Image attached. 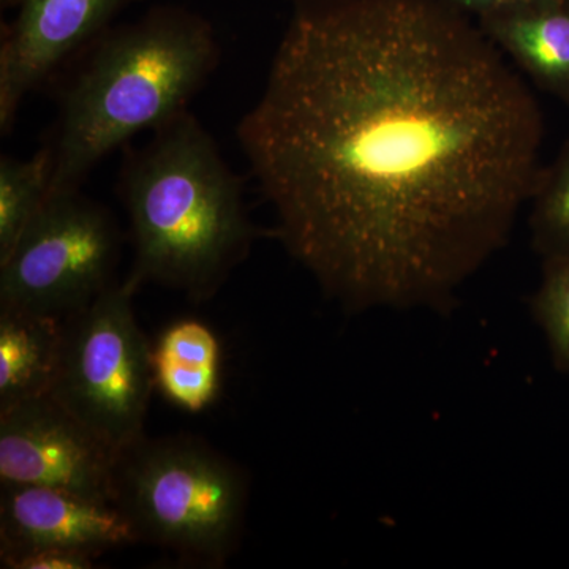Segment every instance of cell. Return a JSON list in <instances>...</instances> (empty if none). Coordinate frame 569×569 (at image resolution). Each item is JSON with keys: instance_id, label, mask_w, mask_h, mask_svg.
<instances>
[{"instance_id": "cell-1", "label": "cell", "mask_w": 569, "mask_h": 569, "mask_svg": "<svg viewBox=\"0 0 569 569\" xmlns=\"http://www.w3.org/2000/svg\"><path fill=\"white\" fill-rule=\"evenodd\" d=\"M236 134L274 234L328 298L440 310L509 241L545 118L443 0H291Z\"/></svg>"}, {"instance_id": "cell-2", "label": "cell", "mask_w": 569, "mask_h": 569, "mask_svg": "<svg viewBox=\"0 0 569 569\" xmlns=\"http://www.w3.org/2000/svg\"><path fill=\"white\" fill-rule=\"evenodd\" d=\"M47 144L50 194L81 190L108 153L189 110L219 67L211 22L181 6H156L111 26L77 58Z\"/></svg>"}, {"instance_id": "cell-3", "label": "cell", "mask_w": 569, "mask_h": 569, "mask_svg": "<svg viewBox=\"0 0 569 569\" xmlns=\"http://www.w3.org/2000/svg\"><path fill=\"white\" fill-rule=\"evenodd\" d=\"M119 197L133 246L129 276L140 287L153 282L208 301L258 238L244 182L190 110L152 130L141 148H127Z\"/></svg>"}, {"instance_id": "cell-4", "label": "cell", "mask_w": 569, "mask_h": 569, "mask_svg": "<svg viewBox=\"0 0 569 569\" xmlns=\"http://www.w3.org/2000/svg\"><path fill=\"white\" fill-rule=\"evenodd\" d=\"M244 473L190 437H142L119 455L114 505L138 542L198 567H222L244 527Z\"/></svg>"}, {"instance_id": "cell-5", "label": "cell", "mask_w": 569, "mask_h": 569, "mask_svg": "<svg viewBox=\"0 0 569 569\" xmlns=\"http://www.w3.org/2000/svg\"><path fill=\"white\" fill-rule=\"evenodd\" d=\"M140 284L127 276L63 323L50 396L116 452L144 437L156 387L152 347L133 312Z\"/></svg>"}, {"instance_id": "cell-6", "label": "cell", "mask_w": 569, "mask_h": 569, "mask_svg": "<svg viewBox=\"0 0 569 569\" xmlns=\"http://www.w3.org/2000/svg\"><path fill=\"white\" fill-rule=\"evenodd\" d=\"M121 247L110 209L81 190L48 197L0 263V310L74 316L116 282Z\"/></svg>"}, {"instance_id": "cell-7", "label": "cell", "mask_w": 569, "mask_h": 569, "mask_svg": "<svg viewBox=\"0 0 569 569\" xmlns=\"http://www.w3.org/2000/svg\"><path fill=\"white\" fill-rule=\"evenodd\" d=\"M118 460L119 452L50 395L0 411V485L62 489L114 505Z\"/></svg>"}, {"instance_id": "cell-8", "label": "cell", "mask_w": 569, "mask_h": 569, "mask_svg": "<svg viewBox=\"0 0 569 569\" xmlns=\"http://www.w3.org/2000/svg\"><path fill=\"white\" fill-rule=\"evenodd\" d=\"M144 0H17L0 43V133L26 97L91 47L123 10Z\"/></svg>"}, {"instance_id": "cell-9", "label": "cell", "mask_w": 569, "mask_h": 569, "mask_svg": "<svg viewBox=\"0 0 569 569\" xmlns=\"http://www.w3.org/2000/svg\"><path fill=\"white\" fill-rule=\"evenodd\" d=\"M118 507L62 489L0 485V557L33 549L102 556L137 545Z\"/></svg>"}, {"instance_id": "cell-10", "label": "cell", "mask_w": 569, "mask_h": 569, "mask_svg": "<svg viewBox=\"0 0 569 569\" xmlns=\"http://www.w3.org/2000/svg\"><path fill=\"white\" fill-rule=\"evenodd\" d=\"M477 22L509 62L569 108V0H518Z\"/></svg>"}, {"instance_id": "cell-11", "label": "cell", "mask_w": 569, "mask_h": 569, "mask_svg": "<svg viewBox=\"0 0 569 569\" xmlns=\"http://www.w3.org/2000/svg\"><path fill=\"white\" fill-rule=\"evenodd\" d=\"M63 323L58 317L0 310V411L50 395L61 362Z\"/></svg>"}, {"instance_id": "cell-12", "label": "cell", "mask_w": 569, "mask_h": 569, "mask_svg": "<svg viewBox=\"0 0 569 569\" xmlns=\"http://www.w3.org/2000/svg\"><path fill=\"white\" fill-rule=\"evenodd\" d=\"M220 353L219 339L209 326L176 321L152 347L156 387L173 406L200 413L219 395Z\"/></svg>"}, {"instance_id": "cell-13", "label": "cell", "mask_w": 569, "mask_h": 569, "mask_svg": "<svg viewBox=\"0 0 569 569\" xmlns=\"http://www.w3.org/2000/svg\"><path fill=\"white\" fill-rule=\"evenodd\" d=\"M51 178L52 153L47 142L29 159H0V263L47 203Z\"/></svg>"}, {"instance_id": "cell-14", "label": "cell", "mask_w": 569, "mask_h": 569, "mask_svg": "<svg viewBox=\"0 0 569 569\" xmlns=\"http://www.w3.org/2000/svg\"><path fill=\"white\" fill-rule=\"evenodd\" d=\"M529 203L531 244L541 260L569 254V138L539 171Z\"/></svg>"}, {"instance_id": "cell-15", "label": "cell", "mask_w": 569, "mask_h": 569, "mask_svg": "<svg viewBox=\"0 0 569 569\" xmlns=\"http://www.w3.org/2000/svg\"><path fill=\"white\" fill-rule=\"evenodd\" d=\"M531 313L548 340L553 366L569 376V254L542 260Z\"/></svg>"}, {"instance_id": "cell-16", "label": "cell", "mask_w": 569, "mask_h": 569, "mask_svg": "<svg viewBox=\"0 0 569 569\" xmlns=\"http://www.w3.org/2000/svg\"><path fill=\"white\" fill-rule=\"evenodd\" d=\"M97 557L66 549H33L13 556L0 557V567L7 569H89Z\"/></svg>"}, {"instance_id": "cell-17", "label": "cell", "mask_w": 569, "mask_h": 569, "mask_svg": "<svg viewBox=\"0 0 569 569\" xmlns=\"http://www.w3.org/2000/svg\"><path fill=\"white\" fill-rule=\"evenodd\" d=\"M443 2L477 20L478 17L488 13V11L508 6V3L518 2V0H443Z\"/></svg>"}]
</instances>
